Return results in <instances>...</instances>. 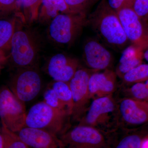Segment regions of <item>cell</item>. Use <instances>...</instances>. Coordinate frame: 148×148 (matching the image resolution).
Returning <instances> with one entry per match:
<instances>
[{"mask_svg":"<svg viewBox=\"0 0 148 148\" xmlns=\"http://www.w3.org/2000/svg\"><path fill=\"white\" fill-rule=\"evenodd\" d=\"M103 45L115 50H123L129 42L116 12L103 0L87 18V23Z\"/></svg>","mask_w":148,"mask_h":148,"instance_id":"cell-1","label":"cell"},{"mask_svg":"<svg viewBox=\"0 0 148 148\" xmlns=\"http://www.w3.org/2000/svg\"><path fill=\"white\" fill-rule=\"evenodd\" d=\"M71 119L68 111L54 108L43 101L28 111L25 127L45 130L59 138L70 128Z\"/></svg>","mask_w":148,"mask_h":148,"instance_id":"cell-2","label":"cell"},{"mask_svg":"<svg viewBox=\"0 0 148 148\" xmlns=\"http://www.w3.org/2000/svg\"><path fill=\"white\" fill-rule=\"evenodd\" d=\"M78 124L91 126L106 134L120 128L117 102L112 95L93 99Z\"/></svg>","mask_w":148,"mask_h":148,"instance_id":"cell-3","label":"cell"},{"mask_svg":"<svg viewBox=\"0 0 148 148\" xmlns=\"http://www.w3.org/2000/svg\"><path fill=\"white\" fill-rule=\"evenodd\" d=\"M111 134L78 124L69 128L59 138L67 148H108Z\"/></svg>","mask_w":148,"mask_h":148,"instance_id":"cell-4","label":"cell"},{"mask_svg":"<svg viewBox=\"0 0 148 148\" xmlns=\"http://www.w3.org/2000/svg\"><path fill=\"white\" fill-rule=\"evenodd\" d=\"M86 23L87 17L85 14H61L51 21L49 35L58 43L72 44Z\"/></svg>","mask_w":148,"mask_h":148,"instance_id":"cell-5","label":"cell"},{"mask_svg":"<svg viewBox=\"0 0 148 148\" xmlns=\"http://www.w3.org/2000/svg\"><path fill=\"white\" fill-rule=\"evenodd\" d=\"M38 51V44L32 33L16 29L12 40L8 60L18 69L31 67L36 61Z\"/></svg>","mask_w":148,"mask_h":148,"instance_id":"cell-6","label":"cell"},{"mask_svg":"<svg viewBox=\"0 0 148 148\" xmlns=\"http://www.w3.org/2000/svg\"><path fill=\"white\" fill-rule=\"evenodd\" d=\"M42 87L39 72L31 66L18 69L11 78L8 87L18 101L25 104L38 96Z\"/></svg>","mask_w":148,"mask_h":148,"instance_id":"cell-7","label":"cell"},{"mask_svg":"<svg viewBox=\"0 0 148 148\" xmlns=\"http://www.w3.org/2000/svg\"><path fill=\"white\" fill-rule=\"evenodd\" d=\"M25 104L18 101L8 87L0 88V120L11 131L17 132L25 126Z\"/></svg>","mask_w":148,"mask_h":148,"instance_id":"cell-8","label":"cell"},{"mask_svg":"<svg viewBox=\"0 0 148 148\" xmlns=\"http://www.w3.org/2000/svg\"><path fill=\"white\" fill-rule=\"evenodd\" d=\"M95 71L85 68H78L69 84L73 95V111L71 119L73 122H79L88 108L90 100L88 82L90 75Z\"/></svg>","mask_w":148,"mask_h":148,"instance_id":"cell-9","label":"cell"},{"mask_svg":"<svg viewBox=\"0 0 148 148\" xmlns=\"http://www.w3.org/2000/svg\"><path fill=\"white\" fill-rule=\"evenodd\" d=\"M125 35L131 45L143 50L148 47V32L143 19L132 8L122 9L116 12Z\"/></svg>","mask_w":148,"mask_h":148,"instance_id":"cell-10","label":"cell"},{"mask_svg":"<svg viewBox=\"0 0 148 148\" xmlns=\"http://www.w3.org/2000/svg\"><path fill=\"white\" fill-rule=\"evenodd\" d=\"M117 102L120 127L133 128L148 123V102L126 97Z\"/></svg>","mask_w":148,"mask_h":148,"instance_id":"cell-11","label":"cell"},{"mask_svg":"<svg viewBox=\"0 0 148 148\" xmlns=\"http://www.w3.org/2000/svg\"><path fill=\"white\" fill-rule=\"evenodd\" d=\"M84 57L89 69L96 72L109 69L114 60L110 51L102 43L93 38L87 40L85 43Z\"/></svg>","mask_w":148,"mask_h":148,"instance_id":"cell-12","label":"cell"},{"mask_svg":"<svg viewBox=\"0 0 148 148\" xmlns=\"http://www.w3.org/2000/svg\"><path fill=\"white\" fill-rule=\"evenodd\" d=\"M148 136V123L133 128L120 127L111 134L108 148H142Z\"/></svg>","mask_w":148,"mask_h":148,"instance_id":"cell-13","label":"cell"},{"mask_svg":"<svg viewBox=\"0 0 148 148\" xmlns=\"http://www.w3.org/2000/svg\"><path fill=\"white\" fill-rule=\"evenodd\" d=\"M16 133L30 148H67L59 137L42 130L25 127Z\"/></svg>","mask_w":148,"mask_h":148,"instance_id":"cell-14","label":"cell"},{"mask_svg":"<svg viewBox=\"0 0 148 148\" xmlns=\"http://www.w3.org/2000/svg\"><path fill=\"white\" fill-rule=\"evenodd\" d=\"M78 61L63 54L53 56L49 61L47 73L55 81L69 82L79 67Z\"/></svg>","mask_w":148,"mask_h":148,"instance_id":"cell-15","label":"cell"},{"mask_svg":"<svg viewBox=\"0 0 148 148\" xmlns=\"http://www.w3.org/2000/svg\"><path fill=\"white\" fill-rule=\"evenodd\" d=\"M98 72L92 74L88 82L90 98L92 100L112 95L116 88L117 76L115 72L109 69Z\"/></svg>","mask_w":148,"mask_h":148,"instance_id":"cell-16","label":"cell"},{"mask_svg":"<svg viewBox=\"0 0 148 148\" xmlns=\"http://www.w3.org/2000/svg\"><path fill=\"white\" fill-rule=\"evenodd\" d=\"M144 50L132 45L123 51L115 73L122 78L124 74L136 66L143 64Z\"/></svg>","mask_w":148,"mask_h":148,"instance_id":"cell-17","label":"cell"},{"mask_svg":"<svg viewBox=\"0 0 148 148\" xmlns=\"http://www.w3.org/2000/svg\"><path fill=\"white\" fill-rule=\"evenodd\" d=\"M16 26L15 18L0 19V64L5 62L9 57Z\"/></svg>","mask_w":148,"mask_h":148,"instance_id":"cell-18","label":"cell"},{"mask_svg":"<svg viewBox=\"0 0 148 148\" xmlns=\"http://www.w3.org/2000/svg\"><path fill=\"white\" fill-rule=\"evenodd\" d=\"M70 13H73L65 0H42L38 18L41 22H47L58 14Z\"/></svg>","mask_w":148,"mask_h":148,"instance_id":"cell-19","label":"cell"},{"mask_svg":"<svg viewBox=\"0 0 148 148\" xmlns=\"http://www.w3.org/2000/svg\"><path fill=\"white\" fill-rule=\"evenodd\" d=\"M42 0H16L15 12L24 19L33 21L38 18Z\"/></svg>","mask_w":148,"mask_h":148,"instance_id":"cell-20","label":"cell"},{"mask_svg":"<svg viewBox=\"0 0 148 148\" xmlns=\"http://www.w3.org/2000/svg\"><path fill=\"white\" fill-rule=\"evenodd\" d=\"M60 101L66 107L71 116L73 102V95L69 82L55 81L52 86Z\"/></svg>","mask_w":148,"mask_h":148,"instance_id":"cell-21","label":"cell"},{"mask_svg":"<svg viewBox=\"0 0 148 148\" xmlns=\"http://www.w3.org/2000/svg\"><path fill=\"white\" fill-rule=\"evenodd\" d=\"M124 84L144 82L148 79V64H142L130 70L122 77Z\"/></svg>","mask_w":148,"mask_h":148,"instance_id":"cell-22","label":"cell"},{"mask_svg":"<svg viewBox=\"0 0 148 148\" xmlns=\"http://www.w3.org/2000/svg\"><path fill=\"white\" fill-rule=\"evenodd\" d=\"M3 148H30L16 132H12L1 123Z\"/></svg>","mask_w":148,"mask_h":148,"instance_id":"cell-23","label":"cell"},{"mask_svg":"<svg viewBox=\"0 0 148 148\" xmlns=\"http://www.w3.org/2000/svg\"><path fill=\"white\" fill-rule=\"evenodd\" d=\"M127 92L130 95L128 98L148 102V91L145 82L138 83L132 85L127 89Z\"/></svg>","mask_w":148,"mask_h":148,"instance_id":"cell-24","label":"cell"},{"mask_svg":"<svg viewBox=\"0 0 148 148\" xmlns=\"http://www.w3.org/2000/svg\"><path fill=\"white\" fill-rule=\"evenodd\" d=\"M96 0H65L69 8L73 13L86 14L90 6Z\"/></svg>","mask_w":148,"mask_h":148,"instance_id":"cell-25","label":"cell"},{"mask_svg":"<svg viewBox=\"0 0 148 148\" xmlns=\"http://www.w3.org/2000/svg\"><path fill=\"white\" fill-rule=\"evenodd\" d=\"M43 101L48 106L54 108L68 111L69 112L65 105L60 101L52 88H48L45 92Z\"/></svg>","mask_w":148,"mask_h":148,"instance_id":"cell-26","label":"cell"},{"mask_svg":"<svg viewBox=\"0 0 148 148\" xmlns=\"http://www.w3.org/2000/svg\"><path fill=\"white\" fill-rule=\"evenodd\" d=\"M16 0H0V19L5 18L16 10Z\"/></svg>","mask_w":148,"mask_h":148,"instance_id":"cell-27","label":"cell"},{"mask_svg":"<svg viewBox=\"0 0 148 148\" xmlns=\"http://www.w3.org/2000/svg\"><path fill=\"white\" fill-rule=\"evenodd\" d=\"M132 8L142 19L148 17V0H135Z\"/></svg>","mask_w":148,"mask_h":148,"instance_id":"cell-28","label":"cell"},{"mask_svg":"<svg viewBox=\"0 0 148 148\" xmlns=\"http://www.w3.org/2000/svg\"><path fill=\"white\" fill-rule=\"evenodd\" d=\"M135 0H107L108 5L112 9L117 12L122 9L133 8Z\"/></svg>","mask_w":148,"mask_h":148,"instance_id":"cell-29","label":"cell"},{"mask_svg":"<svg viewBox=\"0 0 148 148\" xmlns=\"http://www.w3.org/2000/svg\"><path fill=\"white\" fill-rule=\"evenodd\" d=\"M143 56H144V58L145 59L148 63V47L144 50Z\"/></svg>","mask_w":148,"mask_h":148,"instance_id":"cell-30","label":"cell"},{"mask_svg":"<svg viewBox=\"0 0 148 148\" xmlns=\"http://www.w3.org/2000/svg\"><path fill=\"white\" fill-rule=\"evenodd\" d=\"M0 148H3V140L1 132V126H0Z\"/></svg>","mask_w":148,"mask_h":148,"instance_id":"cell-31","label":"cell"},{"mask_svg":"<svg viewBox=\"0 0 148 148\" xmlns=\"http://www.w3.org/2000/svg\"><path fill=\"white\" fill-rule=\"evenodd\" d=\"M145 84L146 85V87H147V89L148 91V79L145 82Z\"/></svg>","mask_w":148,"mask_h":148,"instance_id":"cell-32","label":"cell"},{"mask_svg":"<svg viewBox=\"0 0 148 148\" xmlns=\"http://www.w3.org/2000/svg\"><path fill=\"white\" fill-rule=\"evenodd\" d=\"M145 24L146 27H147V31L148 32V23H145Z\"/></svg>","mask_w":148,"mask_h":148,"instance_id":"cell-33","label":"cell"},{"mask_svg":"<svg viewBox=\"0 0 148 148\" xmlns=\"http://www.w3.org/2000/svg\"><path fill=\"white\" fill-rule=\"evenodd\" d=\"M0 70H1V66H0Z\"/></svg>","mask_w":148,"mask_h":148,"instance_id":"cell-34","label":"cell"}]
</instances>
